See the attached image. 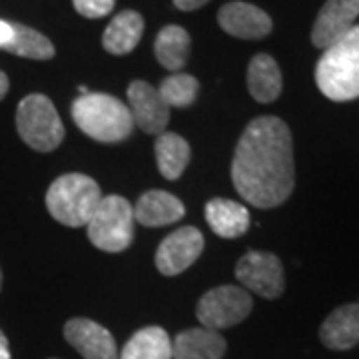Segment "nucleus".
I'll list each match as a JSON object with an SVG mask.
<instances>
[{
  "label": "nucleus",
  "mask_w": 359,
  "mask_h": 359,
  "mask_svg": "<svg viewBox=\"0 0 359 359\" xmlns=\"http://www.w3.org/2000/svg\"><path fill=\"white\" fill-rule=\"evenodd\" d=\"M236 278L245 292H254L266 299H276L285 290L283 266L280 257L269 252H248L236 266Z\"/></svg>",
  "instance_id": "8"
},
{
  "label": "nucleus",
  "mask_w": 359,
  "mask_h": 359,
  "mask_svg": "<svg viewBox=\"0 0 359 359\" xmlns=\"http://www.w3.org/2000/svg\"><path fill=\"white\" fill-rule=\"evenodd\" d=\"M158 170L166 180H178L190 162V144L178 134L162 132L154 144Z\"/></svg>",
  "instance_id": "22"
},
{
  "label": "nucleus",
  "mask_w": 359,
  "mask_h": 359,
  "mask_svg": "<svg viewBox=\"0 0 359 359\" xmlns=\"http://www.w3.org/2000/svg\"><path fill=\"white\" fill-rule=\"evenodd\" d=\"M128 108L134 126L146 134L160 136L170 122V108L158 88L144 80H134L128 86Z\"/></svg>",
  "instance_id": "10"
},
{
  "label": "nucleus",
  "mask_w": 359,
  "mask_h": 359,
  "mask_svg": "<svg viewBox=\"0 0 359 359\" xmlns=\"http://www.w3.org/2000/svg\"><path fill=\"white\" fill-rule=\"evenodd\" d=\"M142 34H144V18L140 13L124 11V13L116 14L104 30V50L114 54V56L130 54L138 46Z\"/></svg>",
  "instance_id": "19"
},
{
  "label": "nucleus",
  "mask_w": 359,
  "mask_h": 359,
  "mask_svg": "<svg viewBox=\"0 0 359 359\" xmlns=\"http://www.w3.org/2000/svg\"><path fill=\"white\" fill-rule=\"evenodd\" d=\"M316 82L321 94L334 102L359 98V26L323 50L316 66Z\"/></svg>",
  "instance_id": "2"
},
{
  "label": "nucleus",
  "mask_w": 359,
  "mask_h": 359,
  "mask_svg": "<svg viewBox=\"0 0 359 359\" xmlns=\"http://www.w3.org/2000/svg\"><path fill=\"white\" fill-rule=\"evenodd\" d=\"M13 39V22L0 20V48H4Z\"/></svg>",
  "instance_id": "27"
},
{
  "label": "nucleus",
  "mask_w": 359,
  "mask_h": 359,
  "mask_svg": "<svg viewBox=\"0 0 359 359\" xmlns=\"http://www.w3.org/2000/svg\"><path fill=\"white\" fill-rule=\"evenodd\" d=\"M186 208L174 194L164 190L144 192L134 205V219L146 228H162L184 218Z\"/></svg>",
  "instance_id": "14"
},
{
  "label": "nucleus",
  "mask_w": 359,
  "mask_h": 359,
  "mask_svg": "<svg viewBox=\"0 0 359 359\" xmlns=\"http://www.w3.org/2000/svg\"><path fill=\"white\" fill-rule=\"evenodd\" d=\"M226 347L218 332L192 327L172 339V359H222Z\"/></svg>",
  "instance_id": "16"
},
{
  "label": "nucleus",
  "mask_w": 359,
  "mask_h": 359,
  "mask_svg": "<svg viewBox=\"0 0 359 359\" xmlns=\"http://www.w3.org/2000/svg\"><path fill=\"white\" fill-rule=\"evenodd\" d=\"M118 359H172V339L164 327H142L126 341Z\"/></svg>",
  "instance_id": "20"
},
{
  "label": "nucleus",
  "mask_w": 359,
  "mask_h": 359,
  "mask_svg": "<svg viewBox=\"0 0 359 359\" xmlns=\"http://www.w3.org/2000/svg\"><path fill=\"white\" fill-rule=\"evenodd\" d=\"M16 130L26 146L36 152H52L65 140V124L44 94H28L16 108Z\"/></svg>",
  "instance_id": "6"
},
{
  "label": "nucleus",
  "mask_w": 359,
  "mask_h": 359,
  "mask_svg": "<svg viewBox=\"0 0 359 359\" xmlns=\"http://www.w3.org/2000/svg\"><path fill=\"white\" fill-rule=\"evenodd\" d=\"M65 339L84 359H118L120 355L112 334L104 325L86 318L66 321Z\"/></svg>",
  "instance_id": "11"
},
{
  "label": "nucleus",
  "mask_w": 359,
  "mask_h": 359,
  "mask_svg": "<svg viewBox=\"0 0 359 359\" xmlns=\"http://www.w3.org/2000/svg\"><path fill=\"white\" fill-rule=\"evenodd\" d=\"M283 88L282 70L269 54H256L248 66V90L259 104H271Z\"/></svg>",
  "instance_id": "18"
},
{
  "label": "nucleus",
  "mask_w": 359,
  "mask_h": 359,
  "mask_svg": "<svg viewBox=\"0 0 359 359\" xmlns=\"http://www.w3.org/2000/svg\"><path fill=\"white\" fill-rule=\"evenodd\" d=\"M198 90H200V84L196 78L184 72H176L162 80L158 92L168 108H188L196 102Z\"/></svg>",
  "instance_id": "24"
},
{
  "label": "nucleus",
  "mask_w": 359,
  "mask_h": 359,
  "mask_svg": "<svg viewBox=\"0 0 359 359\" xmlns=\"http://www.w3.org/2000/svg\"><path fill=\"white\" fill-rule=\"evenodd\" d=\"M102 200L100 186L86 174H65L50 184L46 192L48 214L68 228H82L88 224L94 210Z\"/></svg>",
  "instance_id": "4"
},
{
  "label": "nucleus",
  "mask_w": 359,
  "mask_h": 359,
  "mask_svg": "<svg viewBox=\"0 0 359 359\" xmlns=\"http://www.w3.org/2000/svg\"><path fill=\"white\" fill-rule=\"evenodd\" d=\"M0 359H13L11 355V346H8V337L0 330Z\"/></svg>",
  "instance_id": "28"
},
{
  "label": "nucleus",
  "mask_w": 359,
  "mask_h": 359,
  "mask_svg": "<svg viewBox=\"0 0 359 359\" xmlns=\"http://www.w3.org/2000/svg\"><path fill=\"white\" fill-rule=\"evenodd\" d=\"M218 22L224 32L242 40L266 39L273 28L268 13L242 0L224 4L218 13Z\"/></svg>",
  "instance_id": "12"
},
{
  "label": "nucleus",
  "mask_w": 359,
  "mask_h": 359,
  "mask_svg": "<svg viewBox=\"0 0 359 359\" xmlns=\"http://www.w3.org/2000/svg\"><path fill=\"white\" fill-rule=\"evenodd\" d=\"M72 120L78 130H82L92 140L102 144L128 140L134 130L128 104L102 92H90L86 96H78L72 104Z\"/></svg>",
  "instance_id": "3"
},
{
  "label": "nucleus",
  "mask_w": 359,
  "mask_h": 359,
  "mask_svg": "<svg viewBox=\"0 0 359 359\" xmlns=\"http://www.w3.org/2000/svg\"><path fill=\"white\" fill-rule=\"evenodd\" d=\"M158 62L170 72H180L190 56V34L176 25L164 26L154 42Z\"/></svg>",
  "instance_id": "21"
},
{
  "label": "nucleus",
  "mask_w": 359,
  "mask_h": 359,
  "mask_svg": "<svg viewBox=\"0 0 359 359\" xmlns=\"http://www.w3.org/2000/svg\"><path fill=\"white\" fill-rule=\"evenodd\" d=\"M231 182L248 204L269 210L283 204L295 186L294 140L276 116L252 120L236 146Z\"/></svg>",
  "instance_id": "1"
},
{
  "label": "nucleus",
  "mask_w": 359,
  "mask_h": 359,
  "mask_svg": "<svg viewBox=\"0 0 359 359\" xmlns=\"http://www.w3.org/2000/svg\"><path fill=\"white\" fill-rule=\"evenodd\" d=\"M134 208L122 196H102L98 208L86 224L88 240L94 248L118 254L130 248L134 240Z\"/></svg>",
  "instance_id": "5"
},
{
  "label": "nucleus",
  "mask_w": 359,
  "mask_h": 359,
  "mask_svg": "<svg viewBox=\"0 0 359 359\" xmlns=\"http://www.w3.org/2000/svg\"><path fill=\"white\" fill-rule=\"evenodd\" d=\"M2 50L30 60H50L56 54L54 44L42 32L18 22H13V39Z\"/></svg>",
  "instance_id": "23"
},
{
  "label": "nucleus",
  "mask_w": 359,
  "mask_h": 359,
  "mask_svg": "<svg viewBox=\"0 0 359 359\" xmlns=\"http://www.w3.org/2000/svg\"><path fill=\"white\" fill-rule=\"evenodd\" d=\"M204 252V236L194 226H184L162 240L156 252V268L164 276H178Z\"/></svg>",
  "instance_id": "9"
},
{
  "label": "nucleus",
  "mask_w": 359,
  "mask_h": 359,
  "mask_svg": "<svg viewBox=\"0 0 359 359\" xmlns=\"http://www.w3.org/2000/svg\"><path fill=\"white\" fill-rule=\"evenodd\" d=\"M8 88H11V80H8V76L0 70V100L8 94Z\"/></svg>",
  "instance_id": "29"
},
{
  "label": "nucleus",
  "mask_w": 359,
  "mask_h": 359,
  "mask_svg": "<svg viewBox=\"0 0 359 359\" xmlns=\"http://www.w3.org/2000/svg\"><path fill=\"white\" fill-rule=\"evenodd\" d=\"M252 295L244 287L219 285L200 297L196 306V316L205 330L219 332L242 323L252 313Z\"/></svg>",
  "instance_id": "7"
},
{
  "label": "nucleus",
  "mask_w": 359,
  "mask_h": 359,
  "mask_svg": "<svg viewBox=\"0 0 359 359\" xmlns=\"http://www.w3.org/2000/svg\"><path fill=\"white\" fill-rule=\"evenodd\" d=\"M74 8L84 18H102L114 11L116 0H72Z\"/></svg>",
  "instance_id": "25"
},
{
  "label": "nucleus",
  "mask_w": 359,
  "mask_h": 359,
  "mask_svg": "<svg viewBox=\"0 0 359 359\" xmlns=\"http://www.w3.org/2000/svg\"><path fill=\"white\" fill-rule=\"evenodd\" d=\"M359 16V0H327L311 28V42L321 50L347 34Z\"/></svg>",
  "instance_id": "13"
},
{
  "label": "nucleus",
  "mask_w": 359,
  "mask_h": 359,
  "mask_svg": "<svg viewBox=\"0 0 359 359\" xmlns=\"http://www.w3.org/2000/svg\"><path fill=\"white\" fill-rule=\"evenodd\" d=\"M205 222L216 236L236 240L250 230V212L233 200L214 198L205 204Z\"/></svg>",
  "instance_id": "17"
},
{
  "label": "nucleus",
  "mask_w": 359,
  "mask_h": 359,
  "mask_svg": "<svg viewBox=\"0 0 359 359\" xmlns=\"http://www.w3.org/2000/svg\"><path fill=\"white\" fill-rule=\"evenodd\" d=\"M320 339L327 349L346 351L359 344V304L334 309L321 323Z\"/></svg>",
  "instance_id": "15"
},
{
  "label": "nucleus",
  "mask_w": 359,
  "mask_h": 359,
  "mask_svg": "<svg viewBox=\"0 0 359 359\" xmlns=\"http://www.w3.org/2000/svg\"><path fill=\"white\" fill-rule=\"evenodd\" d=\"M0 290H2V269H0Z\"/></svg>",
  "instance_id": "30"
},
{
  "label": "nucleus",
  "mask_w": 359,
  "mask_h": 359,
  "mask_svg": "<svg viewBox=\"0 0 359 359\" xmlns=\"http://www.w3.org/2000/svg\"><path fill=\"white\" fill-rule=\"evenodd\" d=\"M205 2H210V0H174L176 8H180V11H186V13L196 11V8H202Z\"/></svg>",
  "instance_id": "26"
}]
</instances>
